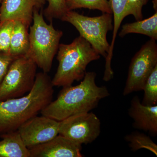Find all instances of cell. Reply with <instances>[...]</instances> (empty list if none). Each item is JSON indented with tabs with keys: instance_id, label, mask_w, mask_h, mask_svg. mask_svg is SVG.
<instances>
[{
	"instance_id": "obj_1",
	"label": "cell",
	"mask_w": 157,
	"mask_h": 157,
	"mask_svg": "<svg viewBox=\"0 0 157 157\" xmlns=\"http://www.w3.org/2000/svg\"><path fill=\"white\" fill-rule=\"evenodd\" d=\"M54 86L47 73H37L35 83L27 94L0 101V136L17 131L19 127L52 101Z\"/></svg>"
},
{
	"instance_id": "obj_2",
	"label": "cell",
	"mask_w": 157,
	"mask_h": 157,
	"mask_svg": "<svg viewBox=\"0 0 157 157\" xmlns=\"http://www.w3.org/2000/svg\"><path fill=\"white\" fill-rule=\"evenodd\" d=\"M96 76L94 72H87L79 84L63 87L56 100L41 111L42 115L60 121L70 116L94 109L101 100L109 95L106 86L97 85Z\"/></svg>"
},
{
	"instance_id": "obj_3",
	"label": "cell",
	"mask_w": 157,
	"mask_h": 157,
	"mask_svg": "<svg viewBox=\"0 0 157 157\" xmlns=\"http://www.w3.org/2000/svg\"><path fill=\"white\" fill-rule=\"evenodd\" d=\"M101 57L91 45L80 36L69 44H60L56 59L59 66L52 79L54 86L65 87L84 78L87 65Z\"/></svg>"
},
{
	"instance_id": "obj_4",
	"label": "cell",
	"mask_w": 157,
	"mask_h": 157,
	"mask_svg": "<svg viewBox=\"0 0 157 157\" xmlns=\"http://www.w3.org/2000/svg\"><path fill=\"white\" fill-rule=\"evenodd\" d=\"M63 35V32L55 29L52 22L49 24L46 22L42 12L36 11L33 25L29 27V48L25 56L33 61L43 72L48 73Z\"/></svg>"
},
{
	"instance_id": "obj_5",
	"label": "cell",
	"mask_w": 157,
	"mask_h": 157,
	"mask_svg": "<svg viewBox=\"0 0 157 157\" xmlns=\"http://www.w3.org/2000/svg\"><path fill=\"white\" fill-rule=\"evenodd\" d=\"M61 20L75 27L79 36L89 42L100 55L106 57L110 47L107 34L113 29L112 14L103 13L101 16L90 17L72 10L67 11Z\"/></svg>"
},
{
	"instance_id": "obj_6",
	"label": "cell",
	"mask_w": 157,
	"mask_h": 157,
	"mask_svg": "<svg viewBox=\"0 0 157 157\" xmlns=\"http://www.w3.org/2000/svg\"><path fill=\"white\" fill-rule=\"evenodd\" d=\"M37 66L27 57L16 58L0 84V101L25 95L33 87Z\"/></svg>"
},
{
	"instance_id": "obj_7",
	"label": "cell",
	"mask_w": 157,
	"mask_h": 157,
	"mask_svg": "<svg viewBox=\"0 0 157 157\" xmlns=\"http://www.w3.org/2000/svg\"><path fill=\"white\" fill-rule=\"evenodd\" d=\"M151 39L135 54L131 61L124 96L143 90L147 79L157 65V45Z\"/></svg>"
},
{
	"instance_id": "obj_8",
	"label": "cell",
	"mask_w": 157,
	"mask_h": 157,
	"mask_svg": "<svg viewBox=\"0 0 157 157\" xmlns=\"http://www.w3.org/2000/svg\"><path fill=\"white\" fill-rule=\"evenodd\" d=\"M101 121L93 113H81L59 121V134L78 144H87L101 133Z\"/></svg>"
},
{
	"instance_id": "obj_9",
	"label": "cell",
	"mask_w": 157,
	"mask_h": 157,
	"mask_svg": "<svg viewBox=\"0 0 157 157\" xmlns=\"http://www.w3.org/2000/svg\"><path fill=\"white\" fill-rule=\"evenodd\" d=\"M59 121L42 115L31 118L17 130L29 149L45 143L59 135Z\"/></svg>"
},
{
	"instance_id": "obj_10",
	"label": "cell",
	"mask_w": 157,
	"mask_h": 157,
	"mask_svg": "<svg viewBox=\"0 0 157 157\" xmlns=\"http://www.w3.org/2000/svg\"><path fill=\"white\" fill-rule=\"evenodd\" d=\"M47 0H2L0 21H18L29 27L34 12L42 11Z\"/></svg>"
},
{
	"instance_id": "obj_11",
	"label": "cell",
	"mask_w": 157,
	"mask_h": 157,
	"mask_svg": "<svg viewBox=\"0 0 157 157\" xmlns=\"http://www.w3.org/2000/svg\"><path fill=\"white\" fill-rule=\"evenodd\" d=\"M149 0H108L113 14V33L109 52L106 56V61L111 62L114 43L118 31L122 21L126 16L132 15L137 21L143 18L142 9Z\"/></svg>"
},
{
	"instance_id": "obj_12",
	"label": "cell",
	"mask_w": 157,
	"mask_h": 157,
	"mask_svg": "<svg viewBox=\"0 0 157 157\" xmlns=\"http://www.w3.org/2000/svg\"><path fill=\"white\" fill-rule=\"evenodd\" d=\"M82 145L60 135L29 148L30 157H81Z\"/></svg>"
},
{
	"instance_id": "obj_13",
	"label": "cell",
	"mask_w": 157,
	"mask_h": 157,
	"mask_svg": "<svg viewBox=\"0 0 157 157\" xmlns=\"http://www.w3.org/2000/svg\"><path fill=\"white\" fill-rule=\"evenodd\" d=\"M128 114L134 121L135 128L148 132L152 136L157 134V105H144L138 96L131 100Z\"/></svg>"
},
{
	"instance_id": "obj_14",
	"label": "cell",
	"mask_w": 157,
	"mask_h": 157,
	"mask_svg": "<svg viewBox=\"0 0 157 157\" xmlns=\"http://www.w3.org/2000/svg\"><path fill=\"white\" fill-rule=\"evenodd\" d=\"M0 157H30L29 149L25 146L18 131L0 136Z\"/></svg>"
},
{
	"instance_id": "obj_15",
	"label": "cell",
	"mask_w": 157,
	"mask_h": 157,
	"mask_svg": "<svg viewBox=\"0 0 157 157\" xmlns=\"http://www.w3.org/2000/svg\"><path fill=\"white\" fill-rule=\"evenodd\" d=\"M29 27L21 21H14L9 54L15 57L25 56L29 48Z\"/></svg>"
},
{
	"instance_id": "obj_16",
	"label": "cell",
	"mask_w": 157,
	"mask_h": 157,
	"mask_svg": "<svg viewBox=\"0 0 157 157\" xmlns=\"http://www.w3.org/2000/svg\"><path fill=\"white\" fill-rule=\"evenodd\" d=\"M137 33L145 35L151 39H157V12L147 19L127 23L122 27L119 36L123 37L127 34Z\"/></svg>"
},
{
	"instance_id": "obj_17",
	"label": "cell",
	"mask_w": 157,
	"mask_h": 157,
	"mask_svg": "<svg viewBox=\"0 0 157 157\" xmlns=\"http://www.w3.org/2000/svg\"><path fill=\"white\" fill-rule=\"evenodd\" d=\"M132 150L136 151L140 149H145L157 155V145L151 138L143 133L138 132H132L125 137Z\"/></svg>"
},
{
	"instance_id": "obj_18",
	"label": "cell",
	"mask_w": 157,
	"mask_h": 157,
	"mask_svg": "<svg viewBox=\"0 0 157 157\" xmlns=\"http://www.w3.org/2000/svg\"><path fill=\"white\" fill-rule=\"evenodd\" d=\"M66 4L69 11L84 8L112 14L108 0H66Z\"/></svg>"
},
{
	"instance_id": "obj_19",
	"label": "cell",
	"mask_w": 157,
	"mask_h": 157,
	"mask_svg": "<svg viewBox=\"0 0 157 157\" xmlns=\"http://www.w3.org/2000/svg\"><path fill=\"white\" fill-rule=\"evenodd\" d=\"M142 104L152 106L157 104V65L148 76L144 86Z\"/></svg>"
},
{
	"instance_id": "obj_20",
	"label": "cell",
	"mask_w": 157,
	"mask_h": 157,
	"mask_svg": "<svg viewBox=\"0 0 157 157\" xmlns=\"http://www.w3.org/2000/svg\"><path fill=\"white\" fill-rule=\"evenodd\" d=\"M48 6L42 11L43 16L50 22L54 19H61L69 11L66 0H47Z\"/></svg>"
},
{
	"instance_id": "obj_21",
	"label": "cell",
	"mask_w": 157,
	"mask_h": 157,
	"mask_svg": "<svg viewBox=\"0 0 157 157\" xmlns=\"http://www.w3.org/2000/svg\"><path fill=\"white\" fill-rule=\"evenodd\" d=\"M14 21H0V53L9 54L10 41Z\"/></svg>"
},
{
	"instance_id": "obj_22",
	"label": "cell",
	"mask_w": 157,
	"mask_h": 157,
	"mask_svg": "<svg viewBox=\"0 0 157 157\" xmlns=\"http://www.w3.org/2000/svg\"><path fill=\"white\" fill-rule=\"evenodd\" d=\"M15 57L9 54L0 53V84Z\"/></svg>"
},
{
	"instance_id": "obj_23",
	"label": "cell",
	"mask_w": 157,
	"mask_h": 157,
	"mask_svg": "<svg viewBox=\"0 0 157 157\" xmlns=\"http://www.w3.org/2000/svg\"><path fill=\"white\" fill-rule=\"evenodd\" d=\"M2 0H0V4H1V2H2Z\"/></svg>"
}]
</instances>
